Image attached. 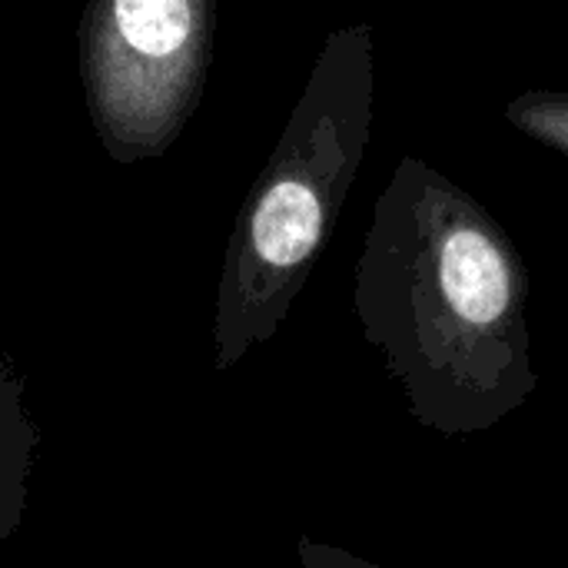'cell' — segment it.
Segmentation results:
<instances>
[{
  "label": "cell",
  "mask_w": 568,
  "mask_h": 568,
  "mask_svg": "<svg viewBox=\"0 0 568 568\" xmlns=\"http://www.w3.org/2000/svg\"><path fill=\"white\" fill-rule=\"evenodd\" d=\"M356 313L413 416L443 436L489 429L539 383L513 243L469 193L419 160H403L376 203Z\"/></svg>",
  "instance_id": "1"
},
{
  "label": "cell",
  "mask_w": 568,
  "mask_h": 568,
  "mask_svg": "<svg viewBox=\"0 0 568 568\" xmlns=\"http://www.w3.org/2000/svg\"><path fill=\"white\" fill-rule=\"evenodd\" d=\"M373 106L366 27L329 37L266 170L250 190L220 273L213 366H236L286 320L359 173Z\"/></svg>",
  "instance_id": "2"
},
{
  "label": "cell",
  "mask_w": 568,
  "mask_h": 568,
  "mask_svg": "<svg viewBox=\"0 0 568 568\" xmlns=\"http://www.w3.org/2000/svg\"><path fill=\"white\" fill-rule=\"evenodd\" d=\"M213 27L216 0H87L80 83L110 160L130 166L176 143L206 87Z\"/></svg>",
  "instance_id": "3"
},
{
  "label": "cell",
  "mask_w": 568,
  "mask_h": 568,
  "mask_svg": "<svg viewBox=\"0 0 568 568\" xmlns=\"http://www.w3.org/2000/svg\"><path fill=\"white\" fill-rule=\"evenodd\" d=\"M40 433L23 406V379L0 353V542H10L27 513V483Z\"/></svg>",
  "instance_id": "4"
},
{
  "label": "cell",
  "mask_w": 568,
  "mask_h": 568,
  "mask_svg": "<svg viewBox=\"0 0 568 568\" xmlns=\"http://www.w3.org/2000/svg\"><path fill=\"white\" fill-rule=\"evenodd\" d=\"M509 120L568 156V93L536 90L509 103Z\"/></svg>",
  "instance_id": "5"
}]
</instances>
